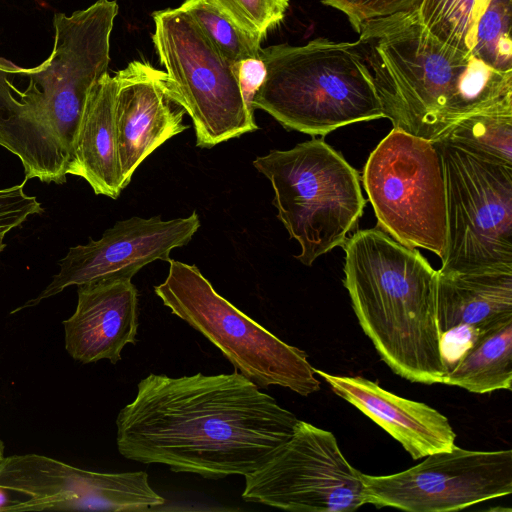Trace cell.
Returning <instances> with one entry per match:
<instances>
[{
    "instance_id": "obj_1",
    "label": "cell",
    "mask_w": 512,
    "mask_h": 512,
    "mask_svg": "<svg viewBox=\"0 0 512 512\" xmlns=\"http://www.w3.org/2000/svg\"><path fill=\"white\" fill-rule=\"evenodd\" d=\"M299 419L237 370L170 377L149 374L119 412L116 443L125 458L221 479L263 466Z\"/></svg>"
},
{
    "instance_id": "obj_2",
    "label": "cell",
    "mask_w": 512,
    "mask_h": 512,
    "mask_svg": "<svg viewBox=\"0 0 512 512\" xmlns=\"http://www.w3.org/2000/svg\"><path fill=\"white\" fill-rule=\"evenodd\" d=\"M356 32L393 128L438 141L459 120L512 104V70L440 41L418 9L369 20Z\"/></svg>"
},
{
    "instance_id": "obj_3",
    "label": "cell",
    "mask_w": 512,
    "mask_h": 512,
    "mask_svg": "<svg viewBox=\"0 0 512 512\" xmlns=\"http://www.w3.org/2000/svg\"><path fill=\"white\" fill-rule=\"evenodd\" d=\"M343 247L344 286L381 359L411 382L443 384L438 271L416 248L376 228L357 231Z\"/></svg>"
},
{
    "instance_id": "obj_4",
    "label": "cell",
    "mask_w": 512,
    "mask_h": 512,
    "mask_svg": "<svg viewBox=\"0 0 512 512\" xmlns=\"http://www.w3.org/2000/svg\"><path fill=\"white\" fill-rule=\"evenodd\" d=\"M266 69L253 108L283 127L324 136L349 124L385 118L373 76L355 42L316 38L261 48Z\"/></svg>"
},
{
    "instance_id": "obj_5",
    "label": "cell",
    "mask_w": 512,
    "mask_h": 512,
    "mask_svg": "<svg viewBox=\"0 0 512 512\" xmlns=\"http://www.w3.org/2000/svg\"><path fill=\"white\" fill-rule=\"evenodd\" d=\"M271 183L277 217L310 266L321 255L343 246L363 214L366 200L358 172L322 139L288 150H271L253 161Z\"/></svg>"
},
{
    "instance_id": "obj_6",
    "label": "cell",
    "mask_w": 512,
    "mask_h": 512,
    "mask_svg": "<svg viewBox=\"0 0 512 512\" xmlns=\"http://www.w3.org/2000/svg\"><path fill=\"white\" fill-rule=\"evenodd\" d=\"M154 287L163 304L200 332L258 387L276 385L302 396L320 389L307 354L281 341L218 294L195 265L171 259Z\"/></svg>"
},
{
    "instance_id": "obj_7",
    "label": "cell",
    "mask_w": 512,
    "mask_h": 512,
    "mask_svg": "<svg viewBox=\"0 0 512 512\" xmlns=\"http://www.w3.org/2000/svg\"><path fill=\"white\" fill-rule=\"evenodd\" d=\"M362 181L383 231L444 258L446 190L436 141L393 128L369 155Z\"/></svg>"
},
{
    "instance_id": "obj_8",
    "label": "cell",
    "mask_w": 512,
    "mask_h": 512,
    "mask_svg": "<svg viewBox=\"0 0 512 512\" xmlns=\"http://www.w3.org/2000/svg\"><path fill=\"white\" fill-rule=\"evenodd\" d=\"M152 41L180 106L190 116L196 145L211 148L257 130L235 72L196 22L183 10L152 14Z\"/></svg>"
},
{
    "instance_id": "obj_9",
    "label": "cell",
    "mask_w": 512,
    "mask_h": 512,
    "mask_svg": "<svg viewBox=\"0 0 512 512\" xmlns=\"http://www.w3.org/2000/svg\"><path fill=\"white\" fill-rule=\"evenodd\" d=\"M436 142L444 168L447 220L439 271L512 269V166Z\"/></svg>"
},
{
    "instance_id": "obj_10",
    "label": "cell",
    "mask_w": 512,
    "mask_h": 512,
    "mask_svg": "<svg viewBox=\"0 0 512 512\" xmlns=\"http://www.w3.org/2000/svg\"><path fill=\"white\" fill-rule=\"evenodd\" d=\"M245 477L242 498L297 512H348L366 504L362 473L335 436L300 421L291 438Z\"/></svg>"
},
{
    "instance_id": "obj_11",
    "label": "cell",
    "mask_w": 512,
    "mask_h": 512,
    "mask_svg": "<svg viewBox=\"0 0 512 512\" xmlns=\"http://www.w3.org/2000/svg\"><path fill=\"white\" fill-rule=\"evenodd\" d=\"M405 471L362 473L366 504L409 512H448L512 493V450L472 451L456 445Z\"/></svg>"
},
{
    "instance_id": "obj_12",
    "label": "cell",
    "mask_w": 512,
    "mask_h": 512,
    "mask_svg": "<svg viewBox=\"0 0 512 512\" xmlns=\"http://www.w3.org/2000/svg\"><path fill=\"white\" fill-rule=\"evenodd\" d=\"M0 488L28 497L2 509L11 512L147 511L165 503L144 471L93 472L38 454L5 457L0 462Z\"/></svg>"
},
{
    "instance_id": "obj_13",
    "label": "cell",
    "mask_w": 512,
    "mask_h": 512,
    "mask_svg": "<svg viewBox=\"0 0 512 512\" xmlns=\"http://www.w3.org/2000/svg\"><path fill=\"white\" fill-rule=\"evenodd\" d=\"M199 227L196 212L171 220L135 216L117 221L99 240L90 239L87 244L71 247L59 262L60 270L50 284L11 313L36 306L71 285L101 279H132L151 262H169L172 250L187 245Z\"/></svg>"
},
{
    "instance_id": "obj_14",
    "label": "cell",
    "mask_w": 512,
    "mask_h": 512,
    "mask_svg": "<svg viewBox=\"0 0 512 512\" xmlns=\"http://www.w3.org/2000/svg\"><path fill=\"white\" fill-rule=\"evenodd\" d=\"M114 104L118 156L124 187L154 150L188 128L166 72L132 61L115 74Z\"/></svg>"
},
{
    "instance_id": "obj_15",
    "label": "cell",
    "mask_w": 512,
    "mask_h": 512,
    "mask_svg": "<svg viewBox=\"0 0 512 512\" xmlns=\"http://www.w3.org/2000/svg\"><path fill=\"white\" fill-rule=\"evenodd\" d=\"M75 312L63 321L65 349L88 364H116L127 344H135L138 291L130 278L101 279L77 285Z\"/></svg>"
},
{
    "instance_id": "obj_16",
    "label": "cell",
    "mask_w": 512,
    "mask_h": 512,
    "mask_svg": "<svg viewBox=\"0 0 512 512\" xmlns=\"http://www.w3.org/2000/svg\"><path fill=\"white\" fill-rule=\"evenodd\" d=\"M334 393L382 427L417 460L449 451L456 434L449 420L423 402L402 398L361 376H339L315 369Z\"/></svg>"
},
{
    "instance_id": "obj_17",
    "label": "cell",
    "mask_w": 512,
    "mask_h": 512,
    "mask_svg": "<svg viewBox=\"0 0 512 512\" xmlns=\"http://www.w3.org/2000/svg\"><path fill=\"white\" fill-rule=\"evenodd\" d=\"M440 333L468 325L480 336L512 322V269L438 270Z\"/></svg>"
},
{
    "instance_id": "obj_18",
    "label": "cell",
    "mask_w": 512,
    "mask_h": 512,
    "mask_svg": "<svg viewBox=\"0 0 512 512\" xmlns=\"http://www.w3.org/2000/svg\"><path fill=\"white\" fill-rule=\"evenodd\" d=\"M117 80L108 72L90 88L74 149L71 175L85 179L94 193L117 199L122 180L114 116Z\"/></svg>"
},
{
    "instance_id": "obj_19",
    "label": "cell",
    "mask_w": 512,
    "mask_h": 512,
    "mask_svg": "<svg viewBox=\"0 0 512 512\" xmlns=\"http://www.w3.org/2000/svg\"><path fill=\"white\" fill-rule=\"evenodd\" d=\"M443 384L477 394L511 390L512 322L479 337L448 371Z\"/></svg>"
},
{
    "instance_id": "obj_20",
    "label": "cell",
    "mask_w": 512,
    "mask_h": 512,
    "mask_svg": "<svg viewBox=\"0 0 512 512\" xmlns=\"http://www.w3.org/2000/svg\"><path fill=\"white\" fill-rule=\"evenodd\" d=\"M438 141L485 160L512 166V104L469 115Z\"/></svg>"
},
{
    "instance_id": "obj_21",
    "label": "cell",
    "mask_w": 512,
    "mask_h": 512,
    "mask_svg": "<svg viewBox=\"0 0 512 512\" xmlns=\"http://www.w3.org/2000/svg\"><path fill=\"white\" fill-rule=\"evenodd\" d=\"M493 0H422L419 17L436 38L456 49L472 52L480 19Z\"/></svg>"
},
{
    "instance_id": "obj_22",
    "label": "cell",
    "mask_w": 512,
    "mask_h": 512,
    "mask_svg": "<svg viewBox=\"0 0 512 512\" xmlns=\"http://www.w3.org/2000/svg\"><path fill=\"white\" fill-rule=\"evenodd\" d=\"M179 8L188 14L229 62L260 58L261 41L233 24L209 0H185Z\"/></svg>"
},
{
    "instance_id": "obj_23",
    "label": "cell",
    "mask_w": 512,
    "mask_h": 512,
    "mask_svg": "<svg viewBox=\"0 0 512 512\" xmlns=\"http://www.w3.org/2000/svg\"><path fill=\"white\" fill-rule=\"evenodd\" d=\"M512 0H493L479 21L473 53L501 70H512Z\"/></svg>"
},
{
    "instance_id": "obj_24",
    "label": "cell",
    "mask_w": 512,
    "mask_h": 512,
    "mask_svg": "<svg viewBox=\"0 0 512 512\" xmlns=\"http://www.w3.org/2000/svg\"><path fill=\"white\" fill-rule=\"evenodd\" d=\"M233 24L260 40L285 17L289 0H209Z\"/></svg>"
},
{
    "instance_id": "obj_25",
    "label": "cell",
    "mask_w": 512,
    "mask_h": 512,
    "mask_svg": "<svg viewBox=\"0 0 512 512\" xmlns=\"http://www.w3.org/2000/svg\"><path fill=\"white\" fill-rule=\"evenodd\" d=\"M342 12L356 31L363 23L397 13L414 11L422 0H321Z\"/></svg>"
},
{
    "instance_id": "obj_26",
    "label": "cell",
    "mask_w": 512,
    "mask_h": 512,
    "mask_svg": "<svg viewBox=\"0 0 512 512\" xmlns=\"http://www.w3.org/2000/svg\"><path fill=\"white\" fill-rule=\"evenodd\" d=\"M27 180L9 188L0 189V240L11 229L20 226L30 215L41 214V203L24 192Z\"/></svg>"
},
{
    "instance_id": "obj_27",
    "label": "cell",
    "mask_w": 512,
    "mask_h": 512,
    "mask_svg": "<svg viewBox=\"0 0 512 512\" xmlns=\"http://www.w3.org/2000/svg\"><path fill=\"white\" fill-rule=\"evenodd\" d=\"M235 72L244 102L254 114L253 99L264 81L265 65L260 58L246 59L235 64Z\"/></svg>"
},
{
    "instance_id": "obj_28",
    "label": "cell",
    "mask_w": 512,
    "mask_h": 512,
    "mask_svg": "<svg viewBox=\"0 0 512 512\" xmlns=\"http://www.w3.org/2000/svg\"><path fill=\"white\" fill-rule=\"evenodd\" d=\"M6 491V489L0 488V511H2L3 508L18 502L11 500Z\"/></svg>"
},
{
    "instance_id": "obj_29",
    "label": "cell",
    "mask_w": 512,
    "mask_h": 512,
    "mask_svg": "<svg viewBox=\"0 0 512 512\" xmlns=\"http://www.w3.org/2000/svg\"><path fill=\"white\" fill-rule=\"evenodd\" d=\"M4 443L0 440V462L5 458L4 457Z\"/></svg>"
},
{
    "instance_id": "obj_30",
    "label": "cell",
    "mask_w": 512,
    "mask_h": 512,
    "mask_svg": "<svg viewBox=\"0 0 512 512\" xmlns=\"http://www.w3.org/2000/svg\"><path fill=\"white\" fill-rule=\"evenodd\" d=\"M5 247L6 245L3 243V240H0V252H2Z\"/></svg>"
}]
</instances>
